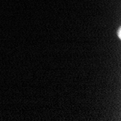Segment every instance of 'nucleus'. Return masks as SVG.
<instances>
[{
    "label": "nucleus",
    "mask_w": 121,
    "mask_h": 121,
    "mask_svg": "<svg viewBox=\"0 0 121 121\" xmlns=\"http://www.w3.org/2000/svg\"><path fill=\"white\" fill-rule=\"evenodd\" d=\"M117 34H118L119 39H120V38H121V36H120V28L119 29V30H118V32H117Z\"/></svg>",
    "instance_id": "nucleus-1"
}]
</instances>
